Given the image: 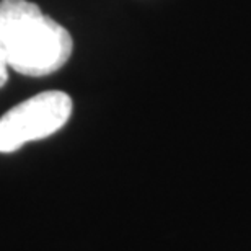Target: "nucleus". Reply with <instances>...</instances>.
I'll use <instances>...</instances> for the list:
<instances>
[{"label": "nucleus", "mask_w": 251, "mask_h": 251, "mask_svg": "<svg viewBox=\"0 0 251 251\" xmlns=\"http://www.w3.org/2000/svg\"><path fill=\"white\" fill-rule=\"evenodd\" d=\"M0 49L8 67L26 77H46L72 54L70 33L28 0H0Z\"/></svg>", "instance_id": "nucleus-1"}, {"label": "nucleus", "mask_w": 251, "mask_h": 251, "mask_svg": "<svg viewBox=\"0 0 251 251\" xmlns=\"http://www.w3.org/2000/svg\"><path fill=\"white\" fill-rule=\"evenodd\" d=\"M72 114V98L51 90L28 98L0 118V152L10 153L57 132Z\"/></svg>", "instance_id": "nucleus-2"}, {"label": "nucleus", "mask_w": 251, "mask_h": 251, "mask_svg": "<svg viewBox=\"0 0 251 251\" xmlns=\"http://www.w3.org/2000/svg\"><path fill=\"white\" fill-rule=\"evenodd\" d=\"M7 69H8L7 61H5L3 52H2V49H0V88H2L5 83H7V78H8Z\"/></svg>", "instance_id": "nucleus-3"}]
</instances>
